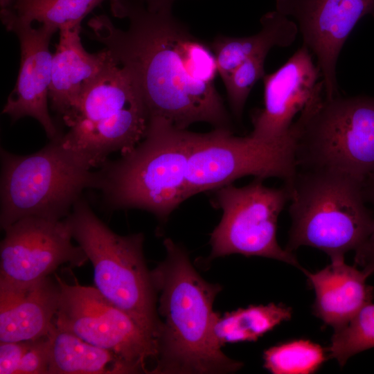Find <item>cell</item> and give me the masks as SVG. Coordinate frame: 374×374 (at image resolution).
Listing matches in <instances>:
<instances>
[{
    "instance_id": "obj_1",
    "label": "cell",
    "mask_w": 374,
    "mask_h": 374,
    "mask_svg": "<svg viewBox=\"0 0 374 374\" xmlns=\"http://www.w3.org/2000/svg\"><path fill=\"white\" fill-rule=\"evenodd\" d=\"M114 16L127 18L123 30L106 15L91 18V37L105 46L139 87L150 118L179 129L205 122L231 130V120L216 89L218 73L211 46L194 35L172 10H150L128 0L110 1Z\"/></svg>"
},
{
    "instance_id": "obj_2",
    "label": "cell",
    "mask_w": 374,
    "mask_h": 374,
    "mask_svg": "<svg viewBox=\"0 0 374 374\" xmlns=\"http://www.w3.org/2000/svg\"><path fill=\"white\" fill-rule=\"evenodd\" d=\"M163 244L166 256L151 271L155 289L161 292L159 311L163 318L158 358L151 373L237 371L242 363L222 351L214 334L220 314L213 305L220 285L203 279L180 245L170 238Z\"/></svg>"
},
{
    "instance_id": "obj_3",
    "label": "cell",
    "mask_w": 374,
    "mask_h": 374,
    "mask_svg": "<svg viewBox=\"0 0 374 374\" xmlns=\"http://www.w3.org/2000/svg\"><path fill=\"white\" fill-rule=\"evenodd\" d=\"M196 132L162 118H150L142 141L98 170L99 190L110 209L138 208L160 220L187 199L188 159Z\"/></svg>"
},
{
    "instance_id": "obj_4",
    "label": "cell",
    "mask_w": 374,
    "mask_h": 374,
    "mask_svg": "<svg viewBox=\"0 0 374 374\" xmlns=\"http://www.w3.org/2000/svg\"><path fill=\"white\" fill-rule=\"evenodd\" d=\"M363 182L337 170L298 169L284 183L290 190L292 220L285 249L293 252L309 246L334 260L360 247L374 225Z\"/></svg>"
},
{
    "instance_id": "obj_5",
    "label": "cell",
    "mask_w": 374,
    "mask_h": 374,
    "mask_svg": "<svg viewBox=\"0 0 374 374\" xmlns=\"http://www.w3.org/2000/svg\"><path fill=\"white\" fill-rule=\"evenodd\" d=\"M60 134L39 151L17 155L1 149L0 225L4 230L28 217L61 220L88 188L99 189L92 171L62 142Z\"/></svg>"
},
{
    "instance_id": "obj_6",
    "label": "cell",
    "mask_w": 374,
    "mask_h": 374,
    "mask_svg": "<svg viewBox=\"0 0 374 374\" xmlns=\"http://www.w3.org/2000/svg\"><path fill=\"white\" fill-rule=\"evenodd\" d=\"M64 146L91 168L113 152L125 154L144 138L150 116L130 72L116 60L79 96L62 116Z\"/></svg>"
},
{
    "instance_id": "obj_7",
    "label": "cell",
    "mask_w": 374,
    "mask_h": 374,
    "mask_svg": "<svg viewBox=\"0 0 374 374\" xmlns=\"http://www.w3.org/2000/svg\"><path fill=\"white\" fill-rule=\"evenodd\" d=\"M65 220L93 265L97 290L158 340L161 321L156 309L157 290L143 256V235H118L82 198Z\"/></svg>"
},
{
    "instance_id": "obj_8",
    "label": "cell",
    "mask_w": 374,
    "mask_h": 374,
    "mask_svg": "<svg viewBox=\"0 0 374 374\" xmlns=\"http://www.w3.org/2000/svg\"><path fill=\"white\" fill-rule=\"evenodd\" d=\"M298 169H328L364 181L374 174V97H326L324 88L293 123Z\"/></svg>"
},
{
    "instance_id": "obj_9",
    "label": "cell",
    "mask_w": 374,
    "mask_h": 374,
    "mask_svg": "<svg viewBox=\"0 0 374 374\" xmlns=\"http://www.w3.org/2000/svg\"><path fill=\"white\" fill-rule=\"evenodd\" d=\"M295 154L293 125L285 138L274 142L250 135L236 136L228 129L196 133L188 159L187 198L249 175L262 179L276 177L288 182L298 170Z\"/></svg>"
},
{
    "instance_id": "obj_10",
    "label": "cell",
    "mask_w": 374,
    "mask_h": 374,
    "mask_svg": "<svg viewBox=\"0 0 374 374\" xmlns=\"http://www.w3.org/2000/svg\"><path fill=\"white\" fill-rule=\"evenodd\" d=\"M256 178L249 184L235 187L229 184L216 190L212 204L222 211V217L211 235V258L238 253L262 256L295 266L303 271L292 252L277 242L278 216L287 202L290 190L269 188Z\"/></svg>"
},
{
    "instance_id": "obj_11",
    "label": "cell",
    "mask_w": 374,
    "mask_h": 374,
    "mask_svg": "<svg viewBox=\"0 0 374 374\" xmlns=\"http://www.w3.org/2000/svg\"><path fill=\"white\" fill-rule=\"evenodd\" d=\"M55 278L60 287L55 327L111 351L130 373H149L148 363L158 358L157 339L95 287L68 284L57 275Z\"/></svg>"
},
{
    "instance_id": "obj_12",
    "label": "cell",
    "mask_w": 374,
    "mask_h": 374,
    "mask_svg": "<svg viewBox=\"0 0 374 374\" xmlns=\"http://www.w3.org/2000/svg\"><path fill=\"white\" fill-rule=\"evenodd\" d=\"M4 231L0 247V282L30 285L48 277L63 264L75 267L88 260L82 249L73 244L65 219L28 217Z\"/></svg>"
},
{
    "instance_id": "obj_13",
    "label": "cell",
    "mask_w": 374,
    "mask_h": 374,
    "mask_svg": "<svg viewBox=\"0 0 374 374\" xmlns=\"http://www.w3.org/2000/svg\"><path fill=\"white\" fill-rule=\"evenodd\" d=\"M276 10L293 20L317 60L326 97L339 93L337 64L357 23L374 17V0H276Z\"/></svg>"
},
{
    "instance_id": "obj_14",
    "label": "cell",
    "mask_w": 374,
    "mask_h": 374,
    "mask_svg": "<svg viewBox=\"0 0 374 374\" xmlns=\"http://www.w3.org/2000/svg\"><path fill=\"white\" fill-rule=\"evenodd\" d=\"M1 19L7 30L17 36L21 50L17 82L3 113L14 122L26 116L36 119L47 137L53 139L60 133L48 109L53 60L48 46L56 30L44 25L34 28L32 24L19 20L8 10H1Z\"/></svg>"
},
{
    "instance_id": "obj_15",
    "label": "cell",
    "mask_w": 374,
    "mask_h": 374,
    "mask_svg": "<svg viewBox=\"0 0 374 374\" xmlns=\"http://www.w3.org/2000/svg\"><path fill=\"white\" fill-rule=\"evenodd\" d=\"M312 56L303 45L278 70L264 75V107L252 116L251 137L274 142L290 133L296 116L324 87Z\"/></svg>"
},
{
    "instance_id": "obj_16",
    "label": "cell",
    "mask_w": 374,
    "mask_h": 374,
    "mask_svg": "<svg viewBox=\"0 0 374 374\" xmlns=\"http://www.w3.org/2000/svg\"><path fill=\"white\" fill-rule=\"evenodd\" d=\"M60 287L49 276L19 286L0 282V342L35 340L55 326Z\"/></svg>"
},
{
    "instance_id": "obj_17",
    "label": "cell",
    "mask_w": 374,
    "mask_h": 374,
    "mask_svg": "<svg viewBox=\"0 0 374 374\" xmlns=\"http://www.w3.org/2000/svg\"><path fill=\"white\" fill-rule=\"evenodd\" d=\"M80 30L81 24L60 29L53 55L48 99L51 109L62 117L84 90L115 62L105 48L95 53L87 52L81 42Z\"/></svg>"
},
{
    "instance_id": "obj_18",
    "label": "cell",
    "mask_w": 374,
    "mask_h": 374,
    "mask_svg": "<svg viewBox=\"0 0 374 374\" xmlns=\"http://www.w3.org/2000/svg\"><path fill=\"white\" fill-rule=\"evenodd\" d=\"M303 272L315 293L314 314L334 330L348 323L374 297V288L366 283L370 274L347 265L344 258L331 260L319 271Z\"/></svg>"
},
{
    "instance_id": "obj_19",
    "label": "cell",
    "mask_w": 374,
    "mask_h": 374,
    "mask_svg": "<svg viewBox=\"0 0 374 374\" xmlns=\"http://www.w3.org/2000/svg\"><path fill=\"white\" fill-rule=\"evenodd\" d=\"M261 28L256 34L246 37L216 36L210 46L215 55L217 71L224 82L232 71L248 58L268 53L275 46L287 47L295 40L296 23L274 10L262 15Z\"/></svg>"
},
{
    "instance_id": "obj_20",
    "label": "cell",
    "mask_w": 374,
    "mask_h": 374,
    "mask_svg": "<svg viewBox=\"0 0 374 374\" xmlns=\"http://www.w3.org/2000/svg\"><path fill=\"white\" fill-rule=\"evenodd\" d=\"M48 337V374L130 373L115 354L92 345L71 332L55 326Z\"/></svg>"
},
{
    "instance_id": "obj_21",
    "label": "cell",
    "mask_w": 374,
    "mask_h": 374,
    "mask_svg": "<svg viewBox=\"0 0 374 374\" xmlns=\"http://www.w3.org/2000/svg\"><path fill=\"white\" fill-rule=\"evenodd\" d=\"M292 316V309L281 303L251 305L220 314L214 326L215 337L221 346L255 341Z\"/></svg>"
},
{
    "instance_id": "obj_22",
    "label": "cell",
    "mask_w": 374,
    "mask_h": 374,
    "mask_svg": "<svg viewBox=\"0 0 374 374\" xmlns=\"http://www.w3.org/2000/svg\"><path fill=\"white\" fill-rule=\"evenodd\" d=\"M105 1L15 0L8 10L24 22L37 21L57 31L81 24L84 17Z\"/></svg>"
},
{
    "instance_id": "obj_23",
    "label": "cell",
    "mask_w": 374,
    "mask_h": 374,
    "mask_svg": "<svg viewBox=\"0 0 374 374\" xmlns=\"http://www.w3.org/2000/svg\"><path fill=\"white\" fill-rule=\"evenodd\" d=\"M327 355L326 350L317 343L294 339L265 350L263 366L274 374H311L319 369Z\"/></svg>"
},
{
    "instance_id": "obj_24",
    "label": "cell",
    "mask_w": 374,
    "mask_h": 374,
    "mask_svg": "<svg viewBox=\"0 0 374 374\" xmlns=\"http://www.w3.org/2000/svg\"><path fill=\"white\" fill-rule=\"evenodd\" d=\"M374 348V303L364 306L346 325L335 330L328 356L343 366L352 356Z\"/></svg>"
},
{
    "instance_id": "obj_25",
    "label": "cell",
    "mask_w": 374,
    "mask_h": 374,
    "mask_svg": "<svg viewBox=\"0 0 374 374\" xmlns=\"http://www.w3.org/2000/svg\"><path fill=\"white\" fill-rule=\"evenodd\" d=\"M267 55L260 53L248 58L223 82L231 111L239 119L252 88L265 75L264 66Z\"/></svg>"
},
{
    "instance_id": "obj_26",
    "label": "cell",
    "mask_w": 374,
    "mask_h": 374,
    "mask_svg": "<svg viewBox=\"0 0 374 374\" xmlns=\"http://www.w3.org/2000/svg\"><path fill=\"white\" fill-rule=\"evenodd\" d=\"M50 341L48 335L32 340L24 354L17 374H48Z\"/></svg>"
},
{
    "instance_id": "obj_27",
    "label": "cell",
    "mask_w": 374,
    "mask_h": 374,
    "mask_svg": "<svg viewBox=\"0 0 374 374\" xmlns=\"http://www.w3.org/2000/svg\"><path fill=\"white\" fill-rule=\"evenodd\" d=\"M363 188L366 201L372 205L374 214V174L364 179ZM355 262L370 276L374 274V225L366 240L355 250Z\"/></svg>"
},
{
    "instance_id": "obj_28",
    "label": "cell",
    "mask_w": 374,
    "mask_h": 374,
    "mask_svg": "<svg viewBox=\"0 0 374 374\" xmlns=\"http://www.w3.org/2000/svg\"><path fill=\"white\" fill-rule=\"evenodd\" d=\"M31 341L0 342V374H17Z\"/></svg>"
},
{
    "instance_id": "obj_29",
    "label": "cell",
    "mask_w": 374,
    "mask_h": 374,
    "mask_svg": "<svg viewBox=\"0 0 374 374\" xmlns=\"http://www.w3.org/2000/svg\"><path fill=\"white\" fill-rule=\"evenodd\" d=\"M154 11L172 10L175 0H128Z\"/></svg>"
},
{
    "instance_id": "obj_30",
    "label": "cell",
    "mask_w": 374,
    "mask_h": 374,
    "mask_svg": "<svg viewBox=\"0 0 374 374\" xmlns=\"http://www.w3.org/2000/svg\"><path fill=\"white\" fill-rule=\"evenodd\" d=\"M15 0H13V3H14ZM13 5V4H12Z\"/></svg>"
}]
</instances>
